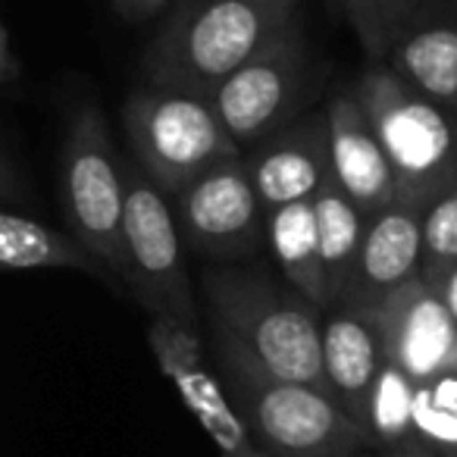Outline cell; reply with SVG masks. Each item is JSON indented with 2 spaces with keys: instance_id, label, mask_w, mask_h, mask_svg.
<instances>
[{
  "instance_id": "8fae6325",
  "label": "cell",
  "mask_w": 457,
  "mask_h": 457,
  "mask_svg": "<svg viewBox=\"0 0 457 457\" xmlns=\"http://www.w3.org/2000/svg\"><path fill=\"white\" fill-rule=\"evenodd\" d=\"M388 363L413 386L457 373V323L423 279L407 282L376 311Z\"/></svg>"
},
{
  "instance_id": "9a60e30c",
  "label": "cell",
  "mask_w": 457,
  "mask_h": 457,
  "mask_svg": "<svg viewBox=\"0 0 457 457\" xmlns=\"http://www.w3.org/2000/svg\"><path fill=\"white\" fill-rule=\"evenodd\" d=\"M326 120H329L332 179L342 185V191L363 216H376L379 210L392 207L398 201L395 172L379 145V135L363 113L357 91H338L326 107Z\"/></svg>"
},
{
  "instance_id": "ffe728a7",
  "label": "cell",
  "mask_w": 457,
  "mask_h": 457,
  "mask_svg": "<svg viewBox=\"0 0 457 457\" xmlns=\"http://www.w3.org/2000/svg\"><path fill=\"white\" fill-rule=\"evenodd\" d=\"M413 398H417V386L395 363H386V370H382L379 382L373 388V401H370L367 432L373 438V445L392 448V445L411 442Z\"/></svg>"
},
{
  "instance_id": "f1b7e54d",
  "label": "cell",
  "mask_w": 457,
  "mask_h": 457,
  "mask_svg": "<svg viewBox=\"0 0 457 457\" xmlns=\"http://www.w3.org/2000/svg\"><path fill=\"white\" fill-rule=\"evenodd\" d=\"M329 7L336 10L338 16H342V10H345V0H329Z\"/></svg>"
},
{
  "instance_id": "5b68a950",
  "label": "cell",
  "mask_w": 457,
  "mask_h": 457,
  "mask_svg": "<svg viewBox=\"0 0 457 457\" xmlns=\"http://www.w3.org/2000/svg\"><path fill=\"white\" fill-rule=\"evenodd\" d=\"M122 129L135 163L170 201L216 163L242 157L213 101L191 91L145 82L122 104Z\"/></svg>"
},
{
  "instance_id": "3957f363",
  "label": "cell",
  "mask_w": 457,
  "mask_h": 457,
  "mask_svg": "<svg viewBox=\"0 0 457 457\" xmlns=\"http://www.w3.org/2000/svg\"><path fill=\"white\" fill-rule=\"evenodd\" d=\"M398 185V201L426 210L457 188V116L413 91L382 60L363 70L354 85Z\"/></svg>"
},
{
  "instance_id": "d4e9b609",
  "label": "cell",
  "mask_w": 457,
  "mask_h": 457,
  "mask_svg": "<svg viewBox=\"0 0 457 457\" xmlns=\"http://www.w3.org/2000/svg\"><path fill=\"white\" fill-rule=\"evenodd\" d=\"M22 76V63L16 60L13 47H10V35L0 22V85H10Z\"/></svg>"
},
{
  "instance_id": "2e32d148",
  "label": "cell",
  "mask_w": 457,
  "mask_h": 457,
  "mask_svg": "<svg viewBox=\"0 0 457 457\" xmlns=\"http://www.w3.org/2000/svg\"><path fill=\"white\" fill-rule=\"evenodd\" d=\"M382 63L413 91L457 116V10L432 0L395 35Z\"/></svg>"
},
{
  "instance_id": "4dcf8cb0",
  "label": "cell",
  "mask_w": 457,
  "mask_h": 457,
  "mask_svg": "<svg viewBox=\"0 0 457 457\" xmlns=\"http://www.w3.org/2000/svg\"><path fill=\"white\" fill-rule=\"evenodd\" d=\"M351 457H357V454H351Z\"/></svg>"
},
{
  "instance_id": "8992f818",
  "label": "cell",
  "mask_w": 457,
  "mask_h": 457,
  "mask_svg": "<svg viewBox=\"0 0 457 457\" xmlns=\"http://www.w3.org/2000/svg\"><path fill=\"white\" fill-rule=\"evenodd\" d=\"M126 207H122V276L147 317H170L197 326V301L188 279L172 204L147 179L138 163H122Z\"/></svg>"
},
{
  "instance_id": "e0dca14e",
  "label": "cell",
  "mask_w": 457,
  "mask_h": 457,
  "mask_svg": "<svg viewBox=\"0 0 457 457\" xmlns=\"http://www.w3.org/2000/svg\"><path fill=\"white\" fill-rule=\"evenodd\" d=\"M313 213H317L320 261H323L326 279V311H332V307H338L351 282V273H354L367 216L357 210V204L345 195L342 185L332 176L313 195Z\"/></svg>"
},
{
  "instance_id": "cb8c5ba5",
  "label": "cell",
  "mask_w": 457,
  "mask_h": 457,
  "mask_svg": "<svg viewBox=\"0 0 457 457\" xmlns=\"http://www.w3.org/2000/svg\"><path fill=\"white\" fill-rule=\"evenodd\" d=\"M172 0H113V10L129 22H147L170 7Z\"/></svg>"
},
{
  "instance_id": "4316f807",
  "label": "cell",
  "mask_w": 457,
  "mask_h": 457,
  "mask_svg": "<svg viewBox=\"0 0 457 457\" xmlns=\"http://www.w3.org/2000/svg\"><path fill=\"white\" fill-rule=\"evenodd\" d=\"M432 292L442 298V304L448 307V313H451V320L457 323V267H451L448 273L442 276V279L432 286Z\"/></svg>"
},
{
  "instance_id": "7c38bea8",
  "label": "cell",
  "mask_w": 457,
  "mask_h": 457,
  "mask_svg": "<svg viewBox=\"0 0 457 457\" xmlns=\"http://www.w3.org/2000/svg\"><path fill=\"white\" fill-rule=\"evenodd\" d=\"M245 163L261 197L263 216L288 204L313 201V195L332 176L326 110L301 116L261 145L248 147Z\"/></svg>"
},
{
  "instance_id": "f546056e",
  "label": "cell",
  "mask_w": 457,
  "mask_h": 457,
  "mask_svg": "<svg viewBox=\"0 0 457 457\" xmlns=\"http://www.w3.org/2000/svg\"><path fill=\"white\" fill-rule=\"evenodd\" d=\"M176 4H185V0H172V7H176Z\"/></svg>"
},
{
  "instance_id": "ac0fdd59",
  "label": "cell",
  "mask_w": 457,
  "mask_h": 457,
  "mask_svg": "<svg viewBox=\"0 0 457 457\" xmlns=\"http://www.w3.org/2000/svg\"><path fill=\"white\" fill-rule=\"evenodd\" d=\"M267 245L288 286L320 311H326V279L313 201H298L267 213Z\"/></svg>"
},
{
  "instance_id": "83f0119b",
  "label": "cell",
  "mask_w": 457,
  "mask_h": 457,
  "mask_svg": "<svg viewBox=\"0 0 457 457\" xmlns=\"http://www.w3.org/2000/svg\"><path fill=\"white\" fill-rule=\"evenodd\" d=\"M20 179H16V172L7 166V160L0 157V197L4 201H20Z\"/></svg>"
},
{
  "instance_id": "277c9868",
  "label": "cell",
  "mask_w": 457,
  "mask_h": 457,
  "mask_svg": "<svg viewBox=\"0 0 457 457\" xmlns=\"http://www.w3.org/2000/svg\"><path fill=\"white\" fill-rule=\"evenodd\" d=\"M213 363L251 445L263 457H351L373 445L323 388L273 379L242 363Z\"/></svg>"
},
{
  "instance_id": "6da1fadb",
  "label": "cell",
  "mask_w": 457,
  "mask_h": 457,
  "mask_svg": "<svg viewBox=\"0 0 457 457\" xmlns=\"http://www.w3.org/2000/svg\"><path fill=\"white\" fill-rule=\"evenodd\" d=\"M213 361L242 363L273 379L326 388L323 311L276 282L267 267H216L201 276Z\"/></svg>"
},
{
  "instance_id": "30bf717a",
  "label": "cell",
  "mask_w": 457,
  "mask_h": 457,
  "mask_svg": "<svg viewBox=\"0 0 457 457\" xmlns=\"http://www.w3.org/2000/svg\"><path fill=\"white\" fill-rule=\"evenodd\" d=\"M147 342L157 354L163 373L182 395L185 407L207 429L216 448L226 457H263L251 445L236 407L228 401L222 379L201 342L197 326L179 323L170 317H147Z\"/></svg>"
},
{
  "instance_id": "52a82bcc",
  "label": "cell",
  "mask_w": 457,
  "mask_h": 457,
  "mask_svg": "<svg viewBox=\"0 0 457 457\" xmlns=\"http://www.w3.org/2000/svg\"><path fill=\"white\" fill-rule=\"evenodd\" d=\"M63 204L72 238L107 270L122 276V207L126 179L116 157L104 110L95 101L82 104L70 122L63 147Z\"/></svg>"
},
{
  "instance_id": "ba28073f",
  "label": "cell",
  "mask_w": 457,
  "mask_h": 457,
  "mask_svg": "<svg viewBox=\"0 0 457 457\" xmlns=\"http://www.w3.org/2000/svg\"><path fill=\"white\" fill-rule=\"evenodd\" d=\"M307 45L298 20L276 35L254 60L210 95L226 132L242 154L295 122L307 95Z\"/></svg>"
},
{
  "instance_id": "603a6c76",
  "label": "cell",
  "mask_w": 457,
  "mask_h": 457,
  "mask_svg": "<svg viewBox=\"0 0 457 457\" xmlns=\"http://www.w3.org/2000/svg\"><path fill=\"white\" fill-rule=\"evenodd\" d=\"M451 267H457V188L423 210V270L420 279L436 286Z\"/></svg>"
},
{
  "instance_id": "484cf974",
  "label": "cell",
  "mask_w": 457,
  "mask_h": 457,
  "mask_svg": "<svg viewBox=\"0 0 457 457\" xmlns=\"http://www.w3.org/2000/svg\"><path fill=\"white\" fill-rule=\"evenodd\" d=\"M382 457H454V454H445V451L432 448V445L420 442V438H411V442H401V445L386 448Z\"/></svg>"
},
{
  "instance_id": "44dd1931",
  "label": "cell",
  "mask_w": 457,
  "mask_h": 457,
  "mask_svg": "<svg viewBox=\"0 0 457 457\" xmlns=\"http://www.w3.org/2000/svg\"><path fill=\"white\" fill-rule=\"evenodd\" d=\"M429 4L432 0H345L342 20L354 29L370 57L386 60L395 35Z\"/></svg>"
},
{
  "instance_id": "7402d4cb",
  "label": "cell",
  "mask_w": 457,
  "mask_h": 457,
  "mask_svg": "<svg viewBox=\"0 0 457 457\" xmlns=\"http://www.w3.org/2000/svg\"><path fill=\"white\" fill-rule=\"evenodd\" d=\"M413 438L457 457V373L417 386Z\"/></svg>"
},
{
  "instance_id": "9c48e42d",
  "label": "cell",
  "mask_w": 457,
  "mask_h": 457,
  "mask_svg": "<svg viewBox=\"0 0 457 457\" xmlns=\"http://www.w3.org/2000/svg\"><path fill=\"white\" fill-rule=\"evenodd\" d=\"M179 232L195 254L216 263L254 257L267 242V216L242 157L222 160L172 197Z\"/></svg>"
},
{
  "instance_id": "5bb4252c",
  "label": "cell",
  "mask_w": 457,
  "mask_h": 457,
  "mask_svg": "<svg viewBox=\"0 0 457 457\" xmlns=\"http://www.w3.org/2000/svg\"><path fill=\"white\" fill-rule=\"evenodd\" d=\"M388 363L376 311L332 307L323 320V376L336 404L367 432L370 401ZM370 436V432H367ZM373 442V438H370Z\"/></svg>"
},
{
  "instance_id": "4fadbf2b",
  "label": "cell",
  "mask_w": 457,
  "mask_h": 457,
  "mask_svg": "<svg viewBox=\"0 0 457 457\" xmlns=\"http://www.w3.org/2000/svg\"><path fill=\"white\" fill-rule=\"evenodd\" d=\"M423 270V210L392 204L367 216L361 254L338 307L379 311L398 288L420 279Z\"/></svg>"
},
{
  "instance_id": "d6986e66",
  "label": "cell",
  "mask_w": 457,
  "mask_h": 457,
  "mask_svg": "<svg viewBox=\"0 0 457 457\" xmlns=\"http://www.w3.org/2000/svg\"><path fill=\"white\" fill-rule=\"evenodd\" d=\"M4 270H79L104 279L110 276L76 238L32 216L0 210V273Z\"/></svg>"
},
{
  "instance_id": "7a4b0ae2",
  "label": "cell",
  "mask_w": 457,
  "mask_h": 457,
  "mask_svg": "<svg viewBox=\"0 0 457 457\" xmlns=\"http://www.w3.org/2000/svg\"><path fill=\"white\" fill-rule=\"evenodd\" d=\"M298 0H185L145 54V82L210 97L295 22Z\"/></svg>"
}]
</instances>
